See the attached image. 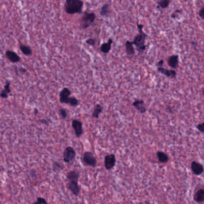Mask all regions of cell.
Instances as JSON below:
<instances>
[{"mask_svg":"<svg viewBox=\"0 0 204 204\" xmlns=\"http://www.w3.org/2000/svg\"><path fill=\"white\" fill-rule=\"evenodd\" d=\"M139 34H137L133 41V45H135L137 50L140 54L143 53L146 49V40L147 35L143 31V25L142 24H137Z\"/></svg>","mask_w":204,"mask_h":204,"instance_id":"1","label":"cell"},{"mask_svg":"<svg viewBox=\"0 0 204 204\" xmlns=\"http://www.w3.org/2000/svg\"><path fill=\"white\" fill-rule=\"evenodd\" d=\"M83 4V2L80 0H67L65 4V11L70 14L81 13Z\"/></svg>","mask_w":204,"mask_h":204,"instance_id":"2","label":"cell"},{"mask_svg":"<svg viewBox=\"0 0 204 204\" xmlns=\"http://www.w3.org/2000/svg\"><path fill=\"white\" fill-rule=\"evenodd\" d=\"M95 18H96V15L94 13L85 12L81 20V24L82 28L84 29L87 28L94 22Z\"/></svg>","mask_w":204,"mask_h":204,"instance_id":"3","label":"cell"},{"mask_svg":"<svg viewBox=\"0 0 204 204\" xmlns=\"http://www.w3.org/2000/svg\"><path fill=\"white\" fill-rule=\"evenodd\" d=\"M76 156V152L73 147L68 146L64 151L63 158L66 163H70L74 161Z\"/></svg>","mask_w":204,"mask_h":204,"instance_id":"4","label":"cell"},{"mask_svg":"<svg viewBox=\"0 0 204 204\" xmlns=\"http://www.w3.org/2000/svg\"><path fill=\"white\" fill-rule=\"evenodd\" d=\"M83 161L85 165L91 167H95L97 165V159L94 154L90 151H86L84 153Z\"/></svg>","mask_w":204,"mask_h":204,"instance_id":"5","label":"cell"},{"mask_svg":"<svg viewBox=\"0 0 204 204\" xmlns=\"http://www.w3.org/2000/svg\"><path fill=\"white\" fill-rule=\"evenodd\" d=\"M116 156L114 154H110L106 156L104 158V166L106 169L110 171L116 165Z\"/></svg>","mask_w":204,"mask_h":204,"instance_id":"6","label":"cell"},{"mask_svg":"<svg viewBox=\"0 0 204 204\" xmlns=\"http://www.w3.org/2000/svg\"><path fill=\"white\" fill-rule=\"evenodd\" d=\"M72 127L74 129L75 136L77 138H80L83 134V125L81 121L74 119L72 122Z\"/></svg>","mask_w":204,"mask_h":204,"instance_id":"7","label":"cell"},{"mask_svg":"<svg viewBox=\"0 0 204 204\" xmlns=\"http://www.w3.org/2000/svg\"><path fill=\"white\" fill-rule=\"evenodd\" d=\"M192 171L196 175H200L204 173V166L198 162L194 161L191 163Z\"/></svg>","mask_w":204,"mask_h":204,"instance_id":"8","label":"cell"},{"mask_svg":"<svg viewBox=\"0 0 204 204\" xmlns=\"http://www.w3.org/2000/svg\"><path fill=\"white\" fill-rule=\"evenodd\" d=\"M71 95V91L69 89L65 87L64 88L62 91L60 93L59 95V99L60 102L61 103H65V104H68L70 99L71 97L70 96Z\"/></svg>","mask_w":204,"mask_h":204,"instance_id":"9","label":"cell"},{"mask_svg":"<svg viewBox=\"0 0 204 204\" xmlns=\"http://www.w3.org/2000/svg\"><path fill=\"white\" fill-rule=\"evenodd\" d=\"M68 189L75 196H78L80 192V187L78 186V182L69 181L67 184Z\"/></svg>","mask_w":204,"mask_h":204,"instance_id":"10","label":"cell"},{"mask_svg":"<svg viewBox=\"0 0 204 204\" xmlns=\"http://www.w3.org/2000/svg\"><path fill=\"white\" fill-rule=\"evenodd\" d=\"M132 106L141 114L145 113L147 111V108L145 106L144 102L142 99H135V101L133 102Z\"/></svg>","mask_w":204,"mask_h":204,"instance_id":"11","label":"cell"},{"mask_svg":"<svg viewBox=\"0 0 204 204\" xmlns=\"http://www.w3.org/2000/svg\"><path fill=\"white\" fill-rule=\"evenodd\" d=\"M179 57L177 54H174L170 56L168 59V64L173 69H176L178 66Z\"/></svg>","mask_w":204,"mask_h":204,"instance_id":"12","label":"cell"},{"mask_svg":"<svg viewBox=\"0 0 204 204\" xmlns=\"http://www.w3.org/2000/svg\"><path fill=\"white\" fill-rule=\"evenodd\" d=\"M158 71L161 73L162 74H163L168 77H170L171 78H174L176 77L177 73L175 70H168L165 69L163 67H158Z\"/></svg>","mask_w":204,"mask_h":204,"instance_id":"13","label":"cell"},{"mask_svg":"<svg viewBox=\"0 0 204 204\" xmlns=\"http://www.w3.org/2000/svg\"><path fill=\"white\" fill-rule=\"evenodd\" d=\"M6 55L7 58L13 63L18 62L21 60L20 57L18 55V54H16L15 52H14L13 51H10V50L7 51L6 53Z\"/></svg>","mask_w":204,"mask_h":204,"instance_id":"14","label":"cell"},{"mask_svg":"<svg viewBox=\"0 0 204 204\" xmlns=\"http://www.w3.org/2000/svg\"><path fill=\"white\" fill-rule=\"evenodd\" d=\"M204 190L203 189H199L194 195V201L199 204H201L204 202Z\"/></svg>","mask_w":204,"mask_h":204,"instance_id":"15","label":"cell"},{"mask_svg":"<svg viewBox=\"0 0 204 204\" xmlns=\"http://www.w3.org/2000/svg\"><path fill=\"white\" fill-rule=\"evenodd\" d=\"M66 177H67L68 181L78 182L79 177H80V174H79V172L75 170L71 171L67 174Z\"/></svg>","mask_w":204,"mask_h":204,"instance_id":"16","label":"cell"},{"mask_svg":"<svg viewBox=\"0 0 204 204\" xmlns=\"http://www.w3.org/2000/svg\"><path fill=\"white\" fill-rule=\"evenodd\" d=\"M113 42V40L110 38L108 40L107 42L106 43H104L101 45V50L102 53L104 54H108L110 50H111V45H112V43Z\"/></svg>","mask_w":204,"mask_h":204,"instance_id":"17","label":"cell"},{"mask_svg":"<svg viewBox=\"0 0 204 204\" xmlns=\"http://www.w3.org/2000/svg\"><path fill=\"white\" fill-rule=\"evenodd\" d=\"M156 156L159 162L165 163L168 162L169 161V157L168 154L162 151H158L156 153Z\"/></svg>","mask_w":204,"mask_h":204,"instance_id":"18","label":"cell"},{"mask_svg":"<svg viewBox=\"0 0 204 204\" xmlns=\"http://www.w3.org/2000/svg\"><path fill=\"white\" fill-rule=\"evenodd\" d=\"M10 82L9 81H7L4 89L2 90V92L0 93V97L2 98H7L8 97L9 94H10L11 92L10 88Z\"/></svg>","mask_w":204,"mask_h":204,"instance_id":"19","label":"cell"},{"mask_svg":"<svg viewBox=\"0 0 204 204\" xmlns=\"http://www.w3.org/2000/svg\"><path fill=\"white\" fill-rule=\"evenodd\" d=\"M126 52L130 56H133L135 54V49L134 48L133 43L129 41H126L125 43Z\"/></svg>","mask_w":204,"mask_h":204,"instance_id":"20","label":"cell"},{"mask_svg":"<svg viewBox=\"0 0 204 204\" xmlns=\"http://www.w3.org/2000/svg\"><path fill=\"white\" fill-rule=\"evenodd\" d=\"M103 107L100 104H97L94 109L92 113V118H98L100 114L102 112Z\"/></svg>","mask_w":204,"mask_h":204,"instance_id":"21","label":"cell"},{"mask_svg":"<svg viewBox=\"0 0 204 204\" xmlns=\"http://www.w3.org/2000/svg\"><path fill=\"white\" fill-rule=\"evenodd\" d=\"M20 49L22 51V52L24 54L26 55V56H29V55H31L32 54V50L31 49L25 45H23V44H21L20 46Z\"/></svg>","mask_w":204,"mask_h":204,"instance_id":"22","label":"cell"},{"mask_svg":"<svg viewBox=\"0 0 204 204\" xmlns=\"http://www.w3.org/2000/svg\"><path fill=\"white\" fill-rule=\"evenodd\" d=\"M109 13V5L108 4H105L102 7L101 11H100V14L102 16H108Z\"/></svg>","mask_w":204,"mask_h":204,"instance_id":"23","label":"cell"},{"mask_svg":"<svg viewBox=\"0 0 204 204\" xmlns=\"http://www.w3.org/2000/svg\"><path fill=\"white\" fill-rule=\"evenodd\" d=\"M170 3V0H159L157 1L158 5L162 9H166L168 7Z\"/></svg>","mask_w":204,"mask_h":204,"instance_id":"24","label":"cell"},{"mask_svg":"<svg viewBox=\"0 0 204 204\" xmlns=\"http://www.w3.org/2000/svg\"><path fill=\"white\" fill-rule=\"evenodd\" d=\"M68 104H70L71 106H72V107H76L78 105L79 102L77 98H75L74 97H71Z\"/></svg>","mask_w":204,"mask_h":204,"instance_id":"25","label":"cell"},{"mask_svg":"<svg viewBox=\"0 0 204 204\" xmlns=\"http://www.w3.org/2000/svg\"><path fill=\"white\" fill-rule=\"evenodd\" d=\"M59 113H60V114H61V116L62 118H65L67 117V111L64 108L60 109Z\"/></svg>","mask_w":204,"mask_h":204,"instance_id":"26","label":"cell"},{"mask_svg":"<svg viewBox=\"0 0 204 204\" xmlns=\"http://www.w3.org/2000/svg\"><path fill=\"white\" fill-rule=\"evenodd\" d=\"M36 202L37 204H47V202L43 198H38Z\"/></svg>","mask_w":204,"mask_h":204,"instance_id":"27","label":"cell"},{"mask_svg":"<svg viewBox=\"0 0 204 204\" xmlns=\"http://www.w3.org/2000/svg\"><path fill=\"white\" fill-rule=\"evenodd\" d=\"M86 43L88 44L90 46H94L96 43V41H95V39H94L92 38H89L86 40Z\"/></svg>","mask_w":204,"mask_h":204,"instance_id":"28","label":"cell"},{"mask_svg":"<svg viewBox=\"0 0 204 204\" xmlns=\"http://www.w3.org/2000/svg\"><path fill=\"white\" fill-rule=\"evenodd\" d=\"M197 129H198L199 131H200L202 133H204V123H199L196 126Z\"/></svg>","mask_w":204,"mask_h":204,"instance_id":"29","label":"cell"},{"mask_svg":"<svg viewBox=\"0 0 204 204\" xmlns=\"http://www.w3.org/2000/svg\"><path fill=\"white\" fill-rule=\"evenodd\" d=\"M199 16L202 19H204V6H203L202 8H201V9L200 10V11H199Z\"/></svg>","mask_w":204,"mask_h":204,"instance_id":"30","label":"cell"},{"mask_svg":"<svg viewBox=\"0 0 204 204\" xmlns=\"http://www.w3.org/2000/svg\"><path fill=\"white\" fill-rule=\"evenodd\" d=\"M163 62H164L163 60V59H161V60H160V61L157 63L156 65H157L158 67H163Z\"/></svg>","mask_w":204,"mask_h":204,"instance_id":"31","label":"cell"},{"mask_svg":"<svg viewBox=\"0 0 204 204\" xmlns=\"http://www.w3.org/2000/svg\"><path fill=\"white\" fill-rule=\"evenodd\" d=\"M166 110L168 112H169L170 113H172V109H171V108L170 107H168L166 108Z\"/></svg>","mask_w":204,"mask_h":204,"instance_id":"32","label":"cell"}]
</instances>
